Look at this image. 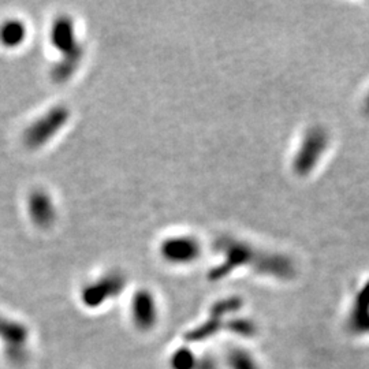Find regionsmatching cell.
Here are the masks:
<instances>
[{"mask_svg":"<svg viewBox=\"0 0 369 369\" xmlns=\"http://www.w3.org/2000/svg\"><path fill=\"white\" fill-rule=\"evenodd\" d=\"M132 318L143 330L151 329L158 320V307L151 291L140 290L132 300Z\"/></svg>","mask_w":369,"mask_h":369,"instance_id":"8","label":"cell"},{"mask_svg":"<svg viewBox=\"0 0 369 369\" xmlns=\"http://www.w3.org/2000/svg\"><path fill=\"white\" fill-rule=\"evenodd\" d=\"M84 53H85V49H84V45L81 44L74 51L60 55V59L51 69V78L58 84H63L69 81L78 70L82 62Z\"/></svg>","mask_w":369,"mask_h":369,"instance_id":"10","label":"cell"},{"mask_svg":"<svg viewBox=\"0 0 369 369\" xmlns=\"http://www.w3.org/2000/svg\"><path fill=\"white\" fill-rule=\"evenodd\" d=\"M27 37V27L19 19H7L0 25V44L5 48L21 47Z\"/></svg>","mask_w":369,"mask_h":369,"instance_id":"11","label":"cell"},{"mask_svg":"<svg viewBox=\"0 0 369 369\" xmlns=\"http://www.w3.org/2000/svg\"><path fill=\"white\" fill-rule=\"evenodd\" d=\"M366 111L369 114V96L368 99H367V103H366Z\"/></svg>","mask_w":369,"mask_h":369,"instance_id":"17","label":"cell"},{"mask_svg":"<svg viewBox=\"0 0 369 369\" xmlns=\"http://www.w3.org/2000/svg\"><path fill=\"white\" fill-rule=\"evenodd\" d=\"M195 364L197 359L189 349H180L171 360V366L174 369H194Z\"/></svg>","mask_w":369,"mask_h":369,"instance_id":"15","label":"cell"},{"mask_svg":"<svg viewBox=\"0 0 369 369\" xmlns=\"http://www.w3.org/2000/svg\"><path fill=\"white\" fill-rule=\"evenodd\" d=\"M49 38L52 47L62 55L69 53L81 45L77 38L75 23L69 15H59L52 22Z\"/></svg>","mask_w":369,"mask_h":369,"instance_id":"7","label":"cell"},{"mask_svg":"<svg viewBox=\"0 0 369 369\" xmlns=\"http://www.w3.org/2000/svg\"><path fill=\"white\" fill-rule=\"evenodd\" d=\"M226 330H228L233 334H237L239 337H253L257 333L256 324L249 319H230L226 323Z\"/></svg>","mask_w":369,"mask_h":369,"instance_id":"14","label":"cell"},{"mask_svg":"<svg viewBox=\"0 0 369 369\" xmlns=\"http://www.w3.org/2000/svg\"><path fill=\"white\" fill-rule=\"evenodd\" d=\"M226 361L228 369H260L253 355L242 348L231 349L227 355Z\"/></svg>","mask_w":369,"mask_h":369,"instance_id":"12","label":"cell"},{"mask_svg":"<svg viewBox=\"0 0 369 369\" xmlns=\"http://www.w3.org/2000/svg\"><path fill=\"white\" fill-rule=\"evenodd\" d=\"M329 139L324 130L312 129L302 141V147L296 158V169L300 174H307L316 165L327 147Z\"/></svg>","mask_w":369,"mask_h":369,"instance_id":"5","label":"cell"},{"mask_svg":"<svg viewBox=\"0 0 369 369\" xmlns=\"http://www.w3.org/2000/svg\"><path fill=\"white\" fill-rule=\"evenodd\" d=\"M200 242L187 235L167 238L160 246L162 257L171 264H190L200 256Z\"/></svg>","mask_w":369,"mask_h":369,"instance_id":"4","label":"cell"},{"mask_svg":"<svg viewBox=\"0 0 369 369\" xmlns=\"http://www.w3.org/2000/svg\"><path fill=\"white\" fill-rule=\"evenodd\" d=\"M348 327L353 334H369V282L359 291L349 315Z\"/></svg>","mask_w":369,"mask_h":369,"instance_id":"9","label":"cell"},{"mask_svg":"<svg viewBox=\"0 0 369 369\" xmlns=\"http://www.w3.org/2000/svg\"><path fill=\"white\" fill-rule=\"evenodd\" d=\"M70 111L66 106H55L30 123L23 132V144L30 150L47 145L66 126Z\"/></svg>","mask_w":369,"mask_h":369,"instance_id":"2","label":"cell"},{"mask_svg":"<svg viewBox=\"0 0 369 369\" xmlns=\"http://www.w3.org/2000/svg\"><path fill=\"white\" fill-rule=\"evenodd\" d=\"M27 213L37 227H51L56 220V206L51 194L44 189H34L27 197Z\"/></svg>","mask_w":369,"mask_h":369,"instance_id":"6","label":"cell"},{"mask_svg":"<svg viewBox=\"0 0 369 369\" xmlns=\"http://www.w3.org/2000/svg\"><path fill=\"white\" fill-rule=\"evenodd\" d=\"M125 286L126 276L122 272L112 271L103 275L97 281L88 283L81 293V298L86 307L97 308L110 298L118 297Z\"/></svg>","mask_w":369,"mask_h":369,"instance_id":"3","label":"cell"},{"mask_svg":"<svg viewBox=\"0 0 369 369\" xmlns=\"http://www.w3.org/2000/svg\"><path fill=\"white\" fill-rule=\"evenodd\" d=\"M219 250L224 254L222 264L211 271V279H220L234 268L250 264L257 272L279 279H290L294 274L291 261L281 254L257 253L248 243L234 239H220Z\"/></svg>","mask_w":369,"mask_h":369,"instance_id":"1","label":"cell"},{"mask_svg":"<svg viewBox=\"0 0 369 369\" xmlns=\"http://www.w3.org/2000/svg\"><path fill=\"white\" fill-rule=\"evenodd\" d=\"M222 329V322L220 319L217 318H213V316H209V319L201 324L200 327H197L195 330L190 331L187 334V338L189 341H193V342H200V341H205L206 338L217 334V331Z\"/></svg>","mask_w":369,"mask_h":369,"instance_id":"13","label":"cell"},{"mask_svg":"<svg viewBox=\"0 0 369 369\" xmlns=\"http://www.w3.org/2000/svg\"><path fill=\"white\" fill-rule=\"evenodd\" d=\"M194 369H219V363L213 356L205 355L201 359H197V364Z\"/></svg>","mask_w":369,"mask_h":369,"instance_id":"16","label":"cell"}]
</instances>
